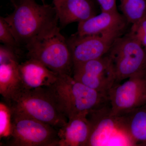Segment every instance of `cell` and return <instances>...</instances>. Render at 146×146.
I'll use <instances>...</instances> for the list:
<instances>
[{"mask_svg":"<svg viewBox=\"0 0 146 146\" xmlns=\"http://www.w3.org/2000/svg\"><path fill=\"white\" fill-rule=\"evenodd\" d=\"M18 52L4 45L0 46V94L7 101L21 88Z\"/></svg>","mask_w":146,"mask_h":146,"instance_id":"obj_11","label":"cell"},{"mask_svg":"<svg viewBox=\"0 0 146 146\" xmlns=\"http://www.w3.org/2000/svg\"><path fill=\"white\" fill-rule=\"evenodd\" d=\"M72 76L77 81L108 97L116 79L109 57H102L73 65Z\"/></svg>","mask_w":146,"mask_h":146,"instance_id":"obj_9","label":"cell"},{"mask_svg":"<svg viewBox=\"0 0 146 146\" xmlns=\"http://www.w3.org/2000/svg\"><path fill=\"white\" fill-rule=\"evenodd\" d=\"M0 42L2 44L18 51V44L12 31L5 18L0 17Z\"/></svg>","mask_w":146,"mask_h":146,"instance_id":"obj_19","label":"cell"},{"mask_svg":"<svg viewBox=\"0 0 146 146\" xmlns=\"http://www.w3.org/2000/svg\"><path fill=\"white\" fill-rule=\"evenodd\" d=\"M11 1H17V0H11Z\"/></svg>","mask_w":146,"mask_h":146,"instance_id":"obj_23","label":"cell"},{"mask_svg":"<svg viewBox=\"0 0 146 146\" xmlns=\"http://www.w3.org/2000/svg\"><path fill=\"white\" fill-rule=\"evenodd\" d=\"M25 47L27 58L38 60L58 75H72V54L58 25L41 33Z\"/></svg>","mask_w":146,"mask_h":146,"instance_id":"obj_3","label":"cell"},{"mask_svg":"<svg viewBox=\"0 0 146 146\" xmlns=\"http://www.w3.org/2000/svg\"><path fill=\"white\" fill-rule=\"evenodd\" d=\"M115 84L108 94L111 113L121 115L146 104V70Z\"/></svg>","mask_w":146,"mask_h":146,"instance_id":"obj_8","label":"cell"},{"mask_svg":"<svg viewBox=\"0 0 146 146\" xmlns=\"http://www.w3.org/2000/svg\"><path fill=\"white\" fill-rule=\"evenodd\" d=\"M145 50H146V49H145Z\"/></svg>","mask_w":146,"mask_h":146,"instance_id":"obj_24","label":"cell"},{"mask_svg":"<svg viewBox=\"0 0 146 146\" xmlns=\"http://www.w3.org/2000/svg\"><path fill=\"white\" fill-rule=\"evenodd\" d=\"M11 129V113L9 106L3 101L0 103V138L3 142L9 137Z\"/></svg>","mask_w":146,"mask_h":146,"instance_id":"obj_18","label":"cell"},{"mask_svg":"<svg viewBox=\"0 0 146 146\" xmlns=\"http://www.w3.org/2000/svg\"><path fill=\"white\" fill-rule=\"evenodd\" d=\"M48 89L68 119L87 116L92 110L109 104L108 97L87 87L68 74L58 75Z\"/></svg>","mask_w":146,"mask_h":146,"instance_id":"obj_2","label":"cell"},{"mask_svg":"<svg viewBox=\"0 0 146 146\" xmlns=\"http://www.w3.org/2000/svg\"><path fill=\"white\" fill-rule=\"evenodd\" d=\"M10 109L11 131L3 144L10 146H58V129Z\"/></svg>","mask_w":146,"mask_h":146,"instance_id":"obj_6","label":"cell"},{"mask_svg":"<svg viewBox=\"0 0 146 146\" xmlns=\"http://www.w3.org/2000/svg\"><path fill=\"white\" fill-rule=\"evenodd\" d=\"M87 117L91 125L87 146H136L123 117L112 115L109 104L92 110Z\"/></svg>","mask_w":146,"mask_h":146,"instance_id":"obj_5","label":"cell"},{"mask_svg":"<svg viewBox=\"0 0 146 146\" xmlns=\"http://www.w3.org/2000/svg\"><path fill=\"white\" fill-rule=\"evenodd\" d=\"M62 27L81 23L96 15L91 0H62L56 8Z\"/></svg>","mask_w":146,"mask_h":146,"instance_id":"obj_15","label":"cell"},{"mask_svg":"<svg viewBox=\"0 0 146 146\" xmlns=\"http://www.w3.org/2000/svg\"><path fill=\"white\" fill-rule=\"evenodd\" d=\"M120 9L127 21L135 23L146 16V0H120Z\"/></svg>","mask_w":146,"mask_h":146,"instance_id":"obj_17","label":"cell"},{"mask_svg":"<svg viewBox=\"0 0 146 146\" xmlns=\"http://www.w3.org/2000/svg\"><path fill=\"white\" fill-rule=\"evenodd\" d=\"M4 102L12 110L48 124L58 130L68 121L48 87L21 88L7 101Z\"/></svg>","mask_w":146,"mask_h":146,"instance_id":"obj_4","label":"cell"},{"mask_svg":"<svg viewBox=\"0 0 146 146\" xmlns=\"http://www.w3.org/2000/svg\"><path fill=\"white\" fill-rule=\"evenodd\" d=\"M129 34L146 49V16L137 23L132 24Z\"/></svg>","mask_w":146,"mask_h":146,"instance_id":"obj_20","label":"cell"},{"mask_svg":"<svg viewBox=\"0 0 146 146\" xmlns=\"http://www.w3.org/2000/svg\"><path fill=\"white\" fill-rule=\"evenodd\" d=\"M127 21L118 12L102 11L87 20L78 23V31L75 35L78 36L94 35L124 30Z\"/></svg>","mask_w":146,"mask_h":146,"instance_id":"obj_13","label":"cell"},{"mask_svg":"<svg viewBox=\"0 0 146 146\" xmlns=\"http://www.w3.org/2000/svg\"><path fill=\"white\" fill-rule=\"evenodd\" d=\"M99 4L102 11L117 12L116 0H97Z\"/></svg>","mask_w":146,"mask_h":146,"instance_id":"obj_21","label":"cell"},{"mask_svg":"<svg viewBox=\"0 0 146 146\" xmlns=\"http://www.w3.org/2000/svg\"><path fill=\"white\" fill-rule=\"evenodd\" d=\"M62 0H53V5L54 6L55 8L57 7L58 6L60 2Z\"/></svg>","mask_w":146,"mask_h":146,"instance_id":"obj_22","label":"cell"},{"mask_svg":"<svg viewBox=\"0 0 146 146\" xmlns=\"http://www.w3.org/2000/svg\"><path fill=\"white\" fill-rule=\"evenodd\" d=\"M13 12L5 17L20 46H26L39 35L58 25L54 6L37 3L35 0L14 1Z\"/></svg>","mask_w":146,"mask_h":146,"instance_id":"obj_1","label":"cell"},{"mask_svg":"<svg viewBox=\"0 0 146 146\" xmlns=\"http://www.w3.org/2000/svg\"><path fill=\"white\" fill-rule=\"evenodd\" d=\"M120 116L124 120L136 146H146V104Z\"/></svg>","mask_w":146,"mask_h":146,"instance_id":"obj_16","label":"cell"},{"mask_svg":"<svg viewBox=\"0 0 146 146\" xmlns=\"http://www.w3.org/2000/svg\"><path fill=\"white\" fill-rule=\"evenodd\" d=\"M106 54L115 74V85L146 70L145 50L129 34L116 39Z\"/></svg>","mask_w":146,"mask_h":146,"instance_id":"obj_7","label":"cell"},{"mask_svg":"<svg viewBox=\"0 0 146 146\" xmlns=\"http://www.w3.org/2000/svg\"><path fill=\"white\" fill-rule=\"evenodd\" d=\"M91 125L87 116H76L58 130V146H87Z\"/></svg>","mask_w":146,"mask_h":146,"instance_id":"obj_14","label":"cell"},{"mask_svg":"<svg viewBox=\"0 0 146 146\" xmlns=\"http://www.w3.org/2000/svg\"><path fill=\"white\" fill-rule=\"evenodd\" d=\"M21 88L31 89L52 86L58 74L38 60L30 58L19 65Z\"/></svg>","mask_w":146,"mask_h":146,"instance_id":"obj_12","label":"cell"},{"mask_svg":"<svg viewBox=\"0 0 146 146\" xmlns=\"http://www.w3.org/2000/svg\"><path fill=\"white\" fill-rule=\"evenodd\" d=\"M123 30L80 36L74 35L67 40L73 65L100 58L106 55Z\"/></svg>","mask_w":146,"mask_h":146,"instance_id":"obj_10","label":"cell"}]
</instances>
